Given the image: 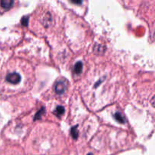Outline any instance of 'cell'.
<instances>
[{
	"mask_svg": "<svg viewBox=\"0 0 155 155\" xmlns=\"http://www.w3.org/2000/svg\"><path fill=\"white\" fill-rule=\"evenodd\" d=\"M5 80L11 85H18L21 82V76L17 72L9 73L6 75Z\"/></svg>",
	"mask_w": 155,
	"mask_h": 155,
	"instance_id": "cell-1",
	"label": "cell"
},
{
	"mask_svg": "<svg viewBox=\"0 0 155 155\" xmlns=\"http://www.w3.org/2000/svg\"><path fill=\"white\" fill-rule=\"evenodd\" d=\"M65 89H66V84L62 80L58 82L54 86V90L58 94H63L64 92Z\"/></svg>",
	"mask_w": 155,
	"mask_h": 155,
	"instance_id": "cell-2",
	"label": "cell"
},
{
	"mask_svg": "<svg viewBox=\"0 0 155 155\" xmlns=\"http://www.w3.org/2000/svg\"><path fill=\"white\" fill-rule=\"evenodd\" d=\"M0 4H1V6L5 9L10 8L12 6V5L14 4V1H12V0H2V1L0 2Z\"/></svg>",
	"mask_w": 155,
	"mask_h": 155,
	"instance_id": "cell-3",
	"label": "cell"
},
{
	"mask_svg": "<svg viewBox=\"0 0 155 155\" xmlns=\"http://www.w3.org/2000/svg\"><path fill=\"white\" fill-rule=\"evenodd\" d=\"M74 71L75 74H81L82 71H83V64H82L81 61H79L76 64L75 66H74Z\"/></svg>",
	"mask_w": 155,
	"mask_h": 155,
	"instance_id": "cell-4",
	"label": "cell"
},
{
	"mask_svg": "<svg viewBox=\"0 0 155 155\" xmlns=\"http://www.w3.org/2000/svg\"><path fill=\"white\" fill-rule=\"evenodd\" d=\"M114 118L118 121V122L121 123V124H124L126 122V118L122 114L119 113V112H117L114 114Z\"/></svg>",
	"mask_w": 155,
	"mask_h": 155,
	"instance_id": "cell-5",
	"label": "cell"
},
{
	"mask_svg": "<svg viewBox=\"0 0 155 155\" xmlns=\"http://www.w3.org/2000/svg\"><path fill=\"white\" fill-rule=\"evenodd\" d=\"M64 113V108L63 107H61V106H58V107L56 108L55 111H54V114H56L58 116H61V115L63 114Z\"/></svg>",
	"mask_w": 155,
	"mask_h": 155,
	"instance_id": "cell-6",
	"label": "cell"
},
{
	"mask_svg": "<svg viewBox=\"0 0 155 155\" xmlns=\"http://www.w3.org/2000/svg\"><path fill=\"white\" fill-rule=\"evenodd\" d=\"M71 133H72V136L74 139H77V136H78V134H77V127H74V128L71 130Z\"/></svg>",
	"mask_w": 155,
	"mask_h": 155,
	"instance_id": "cell-7",
	"label": "cell"
},
{
	"mask_svg": "<svg viewBox=\"0 0 155 155\" xmlns=\"http://www.w3.org/2000/svg\"><path fill=\"white\" fill-rule=\"evenodd\" d=\"M21 22H22V24H24V26H27V24H28V18H24L22 19V21H21Z\"/></svg>",
	"mask_w": 155,
	"mask_h": 155,
	"instance_id": "cell-8",
	"label": "cell"
},
{
	"mask_svg": "<svg viewBox=\"0 0 155 155\" xmlns=\"http://www.w3.org/2000/svg\"><path fill=\"white\" fill-rule=\"evenodd\" d=\"M72 2L75 3V4H77V3H80H80H82L81 2Z\"/></svg>",
	"mask_w": 155,
	"mask_h": 155,
	"instance_id": "cell-9",
	"label": "cell"
},
{
	"mask_svg": "<svg viewBox=\"0 0 155 155\" xmlns=\"http://www.w3.org/2000/svg\"><path fill=\"white\" fill-rule=\"evenodd\" d=\"M88 155H93V154H91V153H90V154H88Z\"/></svg>",
	"mask_w": 155,
	"mask_h": 155,
	"instance_id": "cell-10",
	"label": "cell"
}]
</instances>
